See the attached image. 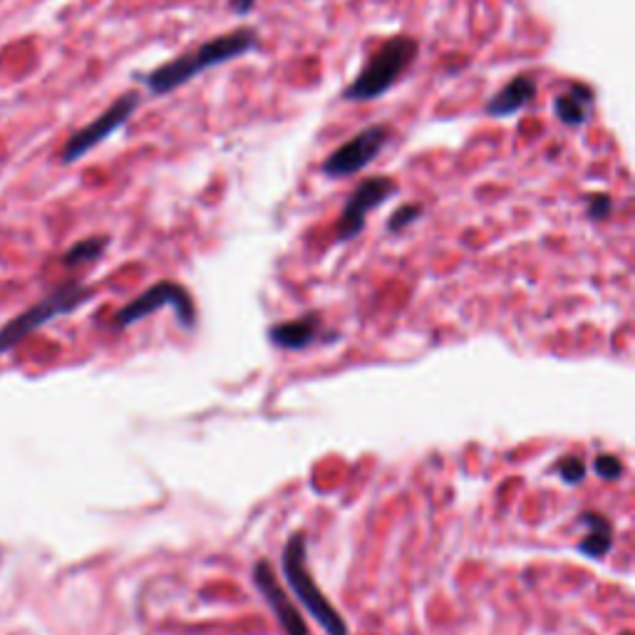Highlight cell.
Wrapping results in <instances>:
<instances>
[{
	"instance_id": "cell-1",
	"label": "cell",
	"mask_w": 635,
	"mask_h": 635,
	"mask_svg": "<svg viewBox=\"0 0 635 635\" xmlns=\"http://www.w3.org/2000/svg\"><path fill=\"white\" fill-rule=\"evenodd\" d=\"M256 45L258 38L254 28H236L231 30V33L219 35V38H211L209 43L199 45V48L189 50V53L169 60V63L154 67V70L144 77V85L149 87L152 95H169V92L184 87L187 82L194 80L196 75H201V72L251 53Z\"/></svg>"
},
{
	"instance_id": "cell-2",
	"label": "cell",
	"mask_w": 635,
	"mask_h": 635,
	"mask_svg": "<svg viewBox=\"0 0 635 635\" xmlns=\"http://www.w3.org/2000/svg\"><path fill=\"white\" fill-rule=\"evenodd\" d=\"M283 573H286V581L291 586V591L296 593V598L301 601V606L311 613L318 621V626L323 628L325 635H348V626H345V618L340 616L333 608V603L325 598V593L320 591L316 578H313L311 569H308V549H306V534L296 531V534L288 539L286 549H283Z\"/></svg>"
},
{
	"instance_id": "cell-3",
	"label": "cell",
	"mask_w": 635,
	"mask_h": 635,
	"mask_svg": "<svg viewBox=\"0 0 635 635\" xmlns=\"http://www.w3.org/2000/svg\"><path fill=\"white\" fill-rule=\"evenodd\" d=\"M417 55V40L410 35H395L385 40L373 55L368 65L355 75L350 87L345 90V100L350 102H370L375 97L385 95L397 80L407 72Z\"/></svg>"
},
{
	"instance_id": "cell-4",
	"label": "cell",
	"mask_w": 635,
	"mask_h": 635,
	"mask_svg": "<svg viewBox=\"0 0 635 635\" xmlns=\"http://www.w3.org/2000/svg\"><path fill=\"white\" fill-rule=\"evenodd\" d=\"M87 298H90V288L80 286V283H67V286H60L58 291H53L48 298L35 303L28 313L10 320V323L0 330V353L13 348L18 340H23L25 335L38 330L40 325L48 323V320L63 316V313L75 311V308L80 306V303H85Z\"/></svg>"
},
{
	"instance_id": "cell-5",
	"label": "cell",
	"mask_w": 635,
	"mask_h": 635,
	"mask_svg": "<svg viewBox=\"0 0 635 635\" xmlns=\"http://www.w3.org/2000/svg\"><path fill=\"white\" fill-rule=\"evenodd\" d=\"M164 306L172 308L174 316H177L179 323L187 330L196 325V308L187 293V288L172 281L154 283L149 291H144L142 296L134 298L132 303H127V306L115 316V325L117 328H127V325L137 323V320H144L152 316V313L162 311Z\"/></svg>"
},
{
	"instance_id": "cell-6",
	"label": "cell",
	"mask_w": 635,
	"mask_h": 635,
	"mask_svg": "<svg viewBox=\"0 0 635 635\" xmlns=\"http://www.w3.org/2000/svg\"><path fill=\"white\" fill-rule=\"evenodd\" d=\"M390 139V129L385 125H370L363 132L353 134L345 144H340L338 149L328 154V159L323 162V174L333 179H345L353 177V174L363 172L370 162L382 152V147Z\"/></svg>"
},
{
	"instance_id": "cell-7",
	"label": "cell",
	"mask_w": 635,
	"mask_h": 635,
	"mask_svg": "<svg viewBox=\"0 0 635 635\" xmlns=\"http://www.w3.org/2000/svg\"><path fill=\"white\" fill-rule=\"evenodd\" d=\"M137 107H139L137 92H127V95H122L120 100L112 102V105L107 107V110L102 112L97 120H92L87 127L77 129V132L72 134L70 139H67L60 159H63L65 164H72V162H77V159L85 157L90 149H95L97 144L105 142L110 134H115L117 129L125 127L127 120L134 115V110H137Z\"/></svg>"
},
{
	"instance_id": "cell-8",
	"label": "cell",
	"mask_w": 635,
	"mask_h": 635,
	"mask_svg": "<svg viewBox=\"0 0 635 635\" xmlns=\"http://www.w3.org/2000/svg\"><path fill=\"white\" fill-rule=\"evenodd\" d=\"M397 191V184L390 177H370L360 182L353 189L350 199L345 201V209L340 214L338 226H335V236L338 241H350L365 229L368 214L378 206L385 204L392 194Z\"/></svg>"
},
{
	"instance_id": "cell-9",
	"label": "cell",
	"mask_w": 635,
	"mask_h": 635,
	"mask_svg": "<svg viewBox=\"0 0 635 635\" xmlns=\"http://www.w3.org/2000/svg\"><path fill=\"white\" fill-rule=\"evenodd\" d=\"M254 583L266 603L271 606V611L276 613L278 623H281L283 633L286 635H308L306 623H303V616L298 613V608L293 606V601L288 598V593L283 591V586H278V578L273 573L268 561H258L254 566Z\"/></svg>"
},
{
	"instance_id": "cell-10",
	"label": "cell",
	"mask_w": 635,
	"mask_h": 635,
	"mask_svg": "<svg viewBox=\"0 0 635 635\" xmlns=\"http://www.w3.org/2000/svg\"><path fill=\"white\" fill-rule=\"evenodd\" d=\"M534 95H536L534 77L516 75V77H511L507 85H504L502 90H499L497 95L492 97V100H489L487 112L492 117L504 120V117H511V115H516V112L524 110V107L529 105L531 100H534Z\"/></svg>"
},
{
	"instance_id": "cell-11",
	"label": "cell",
	"mask_w": 635,
	"mask_h": 635,
	"mask_svg": "<svg viewBox=\"0 0 635 635\" xmlns=\"http://www.w3.org/2000/svg\"><path fill=\"white\" fill-rule=\"evenodd\" d=\"M593 100H596V95H593L591 87L583 85V82H573L569 90L556 97L554 110L566 127H581L591 117Z\"/></svg>"
},
{
	"instance_id": "cell-12",
	"label": "cell",
	"mask_w": 635,
	"mask_h": 635,
	"mask_svg": "<svg viewBox=\"0 0 635 635\" xmlns=\"http://www.w3.org/2000/svg\"><path fill=\"white\" fill-rule=\"evenodd\" d=\"M581 521L588 526V534L583 536L581 544H578V551L591 556V559H601V556H606L613 546L611 521H608L603 514H598V511H586V514L581 516Z\"/></svg>"
},
{
	"instance_id": "cell-13",
	"label": "cell",
	"mask_w": 635,
	"mask_h": 635,
	"mask_svg": "<svg viewBox=\"0 0 635 635\" xmlns=\"http://www.w3.org/2000/svg\"><path fill=\"white\" fill-rule=\"evenodd\" d=\"M316 320H288V323H278L271 328V340L283 350H301L316 340Z\"/></svg>"
},
{
	"instance_id": "cell-14",
	"label": "cell",
	"mask_w": 635,
	"mask_h": 635,
	"mask_svg": "<svg viewBox=\"0 0 635 635\" xmlns=\"http://www.w3.org/2000/svg\"><path fill=\"white\" fill-rule=\"evenodd\" d=\"M105 249H107L105 236H95V239H85L80 241V244L72 246V249L65 254L63 261L67 263V266H80V263H90L95 261V258H100Z\"/></svg>"
},
{
	"instance_id": "cell-15",
	"label": "cell",
	"mask_w": 635,
	"mask_h": 635,
	"mask_svg": "<svg viewBox=\"0 0 635 635\" xmlns=\"http://www.w3.org/2000/svg\"><path fill=\"white\" fill-rule=\"evenodd\" d=\"M556 467H559L561 479H564L566 484L583 482V477H586V464H583L578 457H573V454H571V457L561 459V462L556 464Z\"/></svg>"
},
{
	"instance_id": "cell-16",
	"label": "cell",
	"mask_w": 635,
	"mask_h": 635,
	"mask_svg": "<svg viewBox=\"0 0 635 635\" xmlns=\"http://www.w3.org/2000/svg\"><path fill=\"white\" fill-rule=\"evenodd\" d=\"M420 214H422L420 206H415V204L402 206V209H397L395 214L390 216V221H387V229H390V231H402L405 226H410L412 221H417V216H420Z\"/></svg>"
},
{
	"instance_id": "cell-17",
	"label": "cell",
	"mask_w": 635,
	"mask_h": 635,
	"mask_svg": "<svg viewBox=\"0 0 635 635\" xmlns=\"http://www.w3.org/2000/svg\"><path fill=\"white\" fill-rule=\"evenodd\" d=\"M593 469H596V474H601L603 479H616L621 477V462H618L613 454H601V457H596V464H593Z\"/></svg>"
},
{
	"instance_id": "cell-18",
	"label": "cell",
	"mask_w": 635,
	"mask_h": 635,
	"mask_svg": "<svg viewBox=\"0 0 635 635\" xmlns=\"http://www.w3.org/2000/svg\"><path fill=\"white\" fill-rule=\"evenodd\" d=\"M611 209H613V201L608 199L606 194H598V196H591V199H588V216H591V219H606L608 214H611Z\"/></svg>"
},
{
	"instance_id": "cell-19",
	"label": "cell",
	"mask_w": 635,
	"mask_h": 635,
	"mask_svg": "<svg viewBox=\"0 0 635 635\" xmlns=\"http://www.w3.org/2000/svg\"><path fill=\"white\" fill-rule=\"evenodd\" d=\"M254 5H256V0H231V10H234V13H241V15L251 13V8H254Z\"/></svg>"
}]
</instances>
